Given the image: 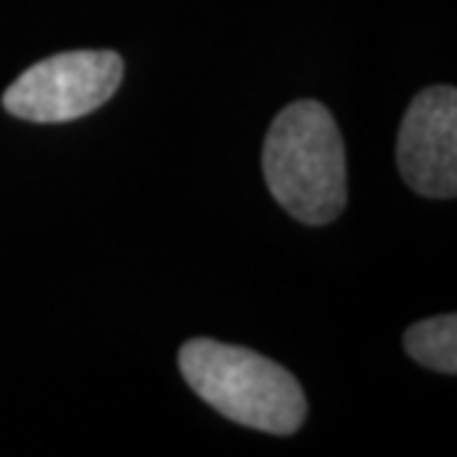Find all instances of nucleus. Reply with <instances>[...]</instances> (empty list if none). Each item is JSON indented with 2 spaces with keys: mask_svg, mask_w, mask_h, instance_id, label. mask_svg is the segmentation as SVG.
<instances>
[{
  "mask_svg": "<svg viewBox=\"0 0 457 457\" xmlns=\"http://www.w3.org/2000/svg\"><path fill=\"white\" fill-rule=\"evenodd\" d=\"M116 51H66L36 62L4 93V111L27 122H71L98 111L122 84Z\"/></svg>",
  "mask_w": 457,
  "mask_h": 457,
  "instance_id": "3",
  "label": "nucleus"
},
{
  "mask_svg": "<svg viewBox=\"0 0 457 457\" xmlns=\"http://www.w3.org/2000/svg\"><path fill=\"white\" fill-rule=\"evenodd\" d=\"M262 170L279 208L306 226H327L345 212L347 158L333 113L318 102H295L273 119Z\"/></svg>",
  "mask_w": 457,
  "mask_h": 457,
  "instance_id": "1",
  "label": "nucleus"
},
{
  "mask_svg": "<svg viewBox=\"0 0 457 457\" xmlns=\"http://www.w3.org/2000/svg\"><path fill=\"white\" fill-rule=\"evenodd\" d=\"M404 347L419 365L440 374L457 371V318L436 315L413 324L404 333Z\"/></svg>",
  "mask_w": 457,
  "mask_h": 457,
  "instance_id": "5",
  "label": "nucleus"
},
{
  "mask_svg": "<svg viewBox=\"0 0 457 457\" xmlns=\"http://www.w3.org/2000/svg\"><path fill=\"white\" fill-rule=\"evenodd\" d=\"M187 386L217 413L264 434L288 436L306 422V395L279 362L214 339H190L179 351Z\"/></svg>",
  "mask_w": 457,
  "mask_h": 457,
  "instance_id": "2",
  "label": "nucleus"
},
{
  "mask_svg": "<svg viewBox=\"0 0 457 457\" xmlns=\"http://www.w3.org/2000/svg\"><path fill=\"white\" fill-rule=\"evenodd\" d=\"M398 170L416 194L454 199L457 194V93L428 87L410 102L398 128Z\"/></svg>",
  "mask_w": 457,
  "mask_h": 457,
  "instance_id": "4",
  "label": "nucleus"
}]
</instances>
